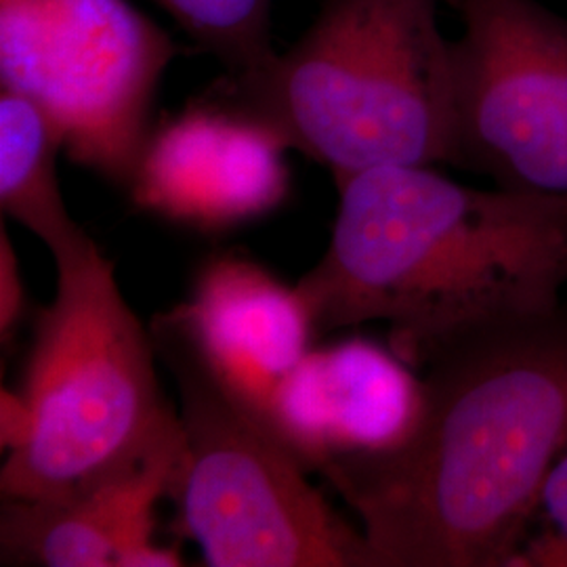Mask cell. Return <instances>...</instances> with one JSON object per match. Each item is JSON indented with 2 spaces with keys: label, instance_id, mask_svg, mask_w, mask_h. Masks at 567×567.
I'll return each mask as SVG.
<instances>
[{
  "label": "cell",
  "instance_id": "1",
  "mask_svg": "<svg viewBox=\"0 0 567 567\" xmlns=\"http://www.w3.org/2000/svg\"><path fill=\"white\" fill-rule=\"evenodd\" d=\"M419 372L410 440L318 473L381 567H511L567 452V309L463 334Z\"/></svg>",
  "mask_w": 567,
  "mask_h": 567
},
{
  "label": "cell",
  "instance_id": "2",
  "mask_svg": "<svg viewBox=\"0 0 567 567\" xmlns=\"http://www.w3.org/2000/svg\"><path fill=\"white\" fill-rule=\"evenodd\" d=\"M339 187L324 257L297 284L316 339L385 322L421 370L444 344L561 307L567 196L473 187L431 164L355 173Z\"/></svg>",
  "mask_w": 567,
  "mask_h": 567
},
{
  "label": "cell",
  "instance_id": "3",
  "mask_svg": "<svg viewBox=\"0 0 567 567\" xmlns=\"http://www.w3.org/2000/svg\"><path fill=\"white\" fill-rule=\"evenodd\" d=\"M440 0H322L288 51L206 97L274 128L334 182L391 164L452 161V41Z\"/></svg>",
  "mask_w": 567,
  "mask_h": 567
},
{
  "label": "cell",
  "instance_id": "4",
  "mask_svg": "<svg viewBox=\"0 0 567 567\" xmlns=\"http://www.w3.org/2000/svg\"><path fill=\"white\" fill-rule=\"evenodd\" d=\"M20 393L2 410L4 501H60L145 463L179 431L156 374V344L86 238L55 257Z\"/></svg>",
  "mask_w": 567,
  "mask_h": 567
},
{
  "label": "cell",
  "instance_id": "5",
  "mask_svg": "<svg viewBox=\"0 0 567 567\" xmlns=\"http://www.w3.org/2000/svg\"><path fill=\"white\" fill-rule=\"evenodd\" d=\"M156 353L179 391L183 447L171 501L177 527L213 567H381L290 450L164 316Z\"/></svg>",
  "mask_w": 567,
  "mask_h": 567
},
{
  "label": "cell",
  "instance_id": "6",
  "mask_svg": "<svg viewBox=\"0 0 567 567\" xmlns=\"http://www.w3.org/2000/svg\"><path fill=\"white\" fill-rule=\"evenodd\" d=\"M173 39L128 0H0V89L37 103L74 163L128 187Z\"/></svg>",
  "mask_w": 567,
  "mask_h": 567
},
{
  "label": "cell",
  "instance_id": "7",
  "mask_svg": "<svg viewBox=\"0 0 567 567\" xmlns=\"http://www.w3.org/2000/svg\"><path fill=\"white\" fill-rule=\"evenodd\" d=\"M452 166L567 196V20L536 0H450Z\"/></svg>",
  "mask_w": 567,
  "mask_h": 567
},
{
  "label": "cell",
  "instance_id": "8",
  "mask_svg": "<svg viewBox=\"0 0 567 567\" xmlns=\"http://www.w3.org/2000/svg\"><path fill=\"white\" fill-rule=\"evenodd\" d=\"M290 147L264 122L204 97L152 126L131 200L204 234L259 221L286 200Z\"/></svg>",
  "mask_w": 567,
  "mask_h": 567
},
{
  "label": "cell",
  "instance_id": "9",
  "mask_svg": "<svg viewBox=\"0 0 567 567\" xmlns=\"http://www.w3.org/2000/svg\"><path fill=\"white\" fill-rule=\"evenodd\" d=\"M423 377L362 337L309 349L265 408L264 423L311 473L339 456L385 454L419 425Z\"/></svg>",
  "mask_w": 567,
  "mask_h": 567
},
{
  "label": "cell",
  "instance_id": "10",
  "mask_svg": "<svg viewBox=\"0 0 567 567\" xmlns=\"http://www.w3.org/2000/svg\"><path fill=\"white\" fill-rule=\"evenodd\" d=\"M183 433L145 463L60 501H4L2 564L44 567L183 566L179 550L154 543V508L171 496Z\"/></svg>",
  "mask_w": 567,
  "mask_h": 567
},
{
  "label": "cell",
  "instance_id": "11",
  "mask_svg": "<svg viewBox=\"0 0 567 567\" xmlns=\"http://www.w3.org/2000/svg\"><path fill=\"white\" fill-rule=\"evenodd\" d=\"M244 405L264 419L276 386L316 341L297 286L224 255L203 265L185 303L163 313Z\"/></svg>",
  "mask_w": 567,
  "mask_h": 567
},
{
  "label": "cell",
  "instance_id": "12",
  "mask_svg": "<svg viewBox=\"0 0 567 567\" xmlns=\"http://www.w3.org/2000/svg\"><path fill=\"white\" fill-rule=\"evenodd\" d=\"M60 131L37 103L0 89V206L55 257L89 236L61 196Z\"/></svg>",
  "mask_w": 567,
  "mask_h": 567
},
{
  "label": "cell",
  "instance_id": "13",
  "mask_svg": "<svg viewBox=\"0 0 567 567\" xmlns=\"http://www.w3.org/2000/svg\"><path fill=\"white\" fill-rule=\"evenodd\" d=\"M187 39L238 76L271 58L274 0H152Z\"/></svg>",
  "mask_w": 567,
  "mask_h": 567
},
{
  "label": "cell",
  "instance_id": "14",
  "mask_svg": "<svg viewBox=\"0 0 567 567\" xmlns=\"http://www.w3.org/2000/svg\"><path fill=\"white\" fill-rule=\"evenodd\" d=\"M511 567H567V452L548 473L534 526Z\"/></svg>",
  "mask_w": 567,
  "mask_h": 567
},
{
  "label": "cell",
  "instance_id": "15",
  "mask_svg": "<svg viewBox=\"0 0 567 567\" xmlns=\"http://www.w3.org/2000/svg\"><path fill=\"white\" fill-rule=\"evenodd\" d=\"M25 307V288L21 282L20 267L16 259L13 244L9 243L7 229H0V334L2 343L13 339L16 328L20 326Z\"/></svg>",
  "mask_w": 567,
  "mask_h": 567
}]
</instances>
